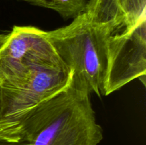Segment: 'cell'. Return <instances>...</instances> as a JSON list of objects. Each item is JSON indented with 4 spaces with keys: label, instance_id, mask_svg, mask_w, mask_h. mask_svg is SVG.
Segmentation results:
<instances>
[{
    "label": "cell",
    "instance_id": "8",
    "mask_svg": "<svg viewBox=\"0 0 146 145\" xmlns=\"http://www.w3.org/2000/svg\"><path fill=\"white\" fill-rule=\"evenodd\" d=\"M9 34H1L0 33V49L3 47V45L7 42Z\"/></svg>",
    "mask_w": 146,
    "mask_h": 145
},
{
    "label": "cell",
    "instance_id": "2",
    "mask_svg": "<svg viewBox=\"0 0 146 145\" xmlns=\"http://www.w3.org/2000/svg\"><path fill=\"white\" fill-rule=\"evenodd\" d=\"M72 73L46 39L0 57V138L23 114L64 88Z\"/></svg>",
    "mask_w": 146,
    "mask_h": 145
},
{
    "label": "cell",
    "instance_id": "4",
    "mask_svg": "<svg viewBox=\"0 0 146 145\" xmlns=\"http://www.w3.org/2000/svg\"><path fill=\"white\" fill-rule=\"evenodd\" d=\"M146 21L113 31L107 43L102 95L107 96L135 79L145 85Z\"/></svg>",
    "mask_w": 146,
    "mask_h": 145
},
{
    "label": "cell",
    "instance_id": "1",
    "mask_svg": "<svg viewBox=\"0 0 146 145\" xmlns=\"http://www.w3.org/2000/svg\"><path fill=\"white\" fill-rule=\"evenodd\" d=\"M91 94L73 71L64 88L23 114L0 139L28 145H98L104 134Z\"/></svg>",
    "mask_w": 146,
    "mask_h": 145
},
{
    "label": "cell",
    "instance_id": "9",
    "mask_svg": "<svg viewBox=\"0 0 146 145\" xmlns=\"http://www.w3.org/2000/svg\"><path fill=\"white\" fill-rule=\"evenodd\" d=\"M0 145H28L26 143H16V142H10L7 141L0 139Z\"/></svg>",
    "mask_w": 146,
    "mask_h": 145
},
{
    "label": "cell",
    "instance_id": "3",
    "mask_svg": "<svg viewBox=\"0 0 146 145\" xmlns=\"http://www.w3.org/2000/svg\"><path fill=\"white\" fill-rule=\"evenodd\" d=\"M116 29L113 23L91 21L85 13L46 36L66 65L101 98L107 63V43Z\"/></svg>",
    "mask_w": 146,
    "mask_h": 145
},
{
    "label": "cell",
    "instance_id": "6",
    "mask_svg": "<svg viewBox=\"0 0 146 145\" xmlns=\"http://www.w3.org/2000/svg\"><path fill=\"white\" fill-rule=\"evenodd\" d=\"M27 3L49 9L58 13L64 19H70L83 14L88 0H21Z\"/></svg>",
    "mask_w": 146,
    "mask_h": 145
},
{
    "label": "cell",
    "instance_id": "7",
    "mask_svg": "<svg viewBox=\"0 0 146 145\" xmlns=\"http://www.w3.org/2000/svg\"><path fill=\"white\" fill-rule=\"evenodd\" d=\"M123 27L131 28L146 21V0H118Z\"/></svg>",
    "mask_w": 146,
    "mask_h": 145
},
{
    "label": "cell",
    "instance_id": "5",
    "mask_svg": "<svg viewBox=\"0 0 146 145\" xmlns=\"http://www.w3.org/2000/svg\"><path fill=\"white\" fill-rule=\"evenodd\" d=\"M84 13L94 22L113 23L116 30L123 27L118 0H88Z\"/></svg>",
    "mask_w": 146,
    "mask_h": 145
}]
</instances>
